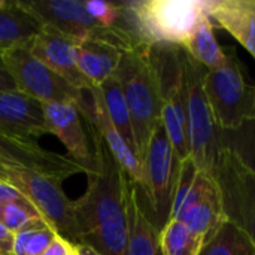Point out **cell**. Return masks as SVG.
Masks as SVG:
<instances>
[{
	"instance_id": "cell-2",
	"label": "cell",
	"mask_w": 255,
	"mask_h": 255,
	"mask_svg": "<svg viewBox=\"0 0 255 255\" xmlns=\"http://www.w3.org/2000/svg\"><path fill=\"white\" fill-rule=\"evenodd\" d=\"M148 52L157 78L161 124L172 148L184 161L190 157L185 49L170 43H154L148 46Z\"/></svg>"
},
{
	"instance_id": "cell-8",
	"label": "cell",
	"mask_w": 255,
	"mask_h": 255,
	"mask_svg": "<svg viewBox=\"0 0 255 255\" xmlns=\"http://www.w3.org/2000/svg\"><path fill=\"white\" fill-rule=\"evenodd\" d=\"M3 61L15 81L16 90L40 103H73L79 108L84 120L90 115L91 103L84 91L48 67L30 52V43L12 48L1 54Z\"/></svg>"
},
{
	"instance_id": "cell-30",
	"label": "cell",
	"mask_w": 255,
	"mask_h": 255,
	"mask_svg": "<svg viewBox=\"0 0 255 255\" xmlns=\"http://www.w3.org/2000/svg\"><path fill=\"white\" fill-rule=\"evenodd\" d=\"M13 250V233H10L0 223V255H12Z\"/></svg>"
},
{
	"instance_id": "cell-26",
	"label": "cell",
	"mask_w": 255,
	"mask_h": 255,
	"mask_svg": "<svg viewBox=\"0 0 255 255\" xmlns=\"http://www.w3.org/2000/svg\"><path fill=\"white\" fill-rule=\"evenodd\" d=\"M57 236L45 220H39L13 235L12 255H40Z\"/></svg>"
},
{
	"instance_id": "cell-3",
	"label": "cell",
	"mask_w": 255,
	"mask_h": 255,
	"mask_svg": "<svg viewBox=\"0 0 255 255\" xmlns=\"http://www.w3.org/2000/svg\"><path fill=\"white\" fill-rule=\"evenodd\" d=\"M209 0H136L124 1L126 18L140 43L184 46L203 15Z\"/></svg>"
},
{
	"instance_id": "cell-1",
	"label": "cell",
	"mask_w": 255,
	"mask_h": 255,
	"mask_svg": "<svg viewBox=\"0 0 255 255\" xmlns=\"http://www.w3.org/2000/svg\"><path fill=\"white\" fill-rule=\"evenodd\" d=\"M88 126L96 163L94 170L87 173L85 194L75 202L78 245L88 247L99 255H124L128 236L127 175L93 126Z\"/></svg>"
},
{
	"instance_id": "cell-14",
	"label": "cell",
	"mask_w": 255,
	"mask_h": 255,
	"mask_svg": "<svg viewBox=\"0 0 255 255\" xmlns=\"http://www.w3.org/2000/svg\"><path fill=\"white\" fill-rule=\"evenodd\" d=\"M48 133L54 134L64 145L72 161L82 167L84 173L94 170V152L91 151L87 131L82 124V114L73 103H42Z\"/></svg>"
},
{
	"instance_id": "cell-10",
	"label": "cell",
	"mask_w": 255,
	"mask_h": 255,
	"mask_svg": "<svg viewBox=\"0 0 255 255\" xmlns=\"http://www.w3.org/2000/svg\"><path fill=\"white\" fill-rule=\"evenodd\" d=\"M226 63L205 75L203 88L220 128H233L255 111V85L250 84L233 46Z\"/></svg>"
},
{
	"instance_id": "cell-22",
	"label": "cell",
	"mask_w": 255,
	"mask_h": 255,
	"mask_svg": "<svg viewBox=\"0 0 255 255\" xmlns=\"http://www.w3.org/2000/svg\"><path fill=\"white\" fill-rule=\"evenodd\" d=\"M221 151L230 152L248 172L255 173V111L233 128H220Z\"/></svg>"
},
{
	"instance_id": "cell-33",
	"label": "cell",
	"mask_w": 255,
	"mask_h": 255,
	"mask_svg": "<svg viewBox=\"0 0 255 255\" xmlns=\"http://www.w3.org/2000/svg\"><path fill=\"white\" fill-rule=\"evenodd\" d=\"M6 170H7V167L0 166V181H6Z\"/></svg>"
},
{
	"instance_id": "cell-19",
	"label": "cell",
	"mask_w": 255,
	"mask_h": 255,
	"mask_svg": "<svg viewBox=\"0 0 255 255\" xmlns=\"http://www.w3.org/2000/svg\"><path fill=\"white\" fill-rule=\"evenodd\" d=\"M126 206L128 221L127 248L124 255H163L160 247V232L149 220L139 194V188L127 176Z\"/></svg>"
},
{
	"instance_id": "cell-20",
	"label": "cell",
	"mask_w": 255,
	"mask_h": 255,
	"mask_svg": "<svg viewBox=\"0 0 255 255\" xmlns=\"http://www.w3.org/2000/svg\"><path fill=\"white\" fill-rule=\"evenodd\" d=\"M42 30L39 21L18 1L0 0V54L28 45Z\"/></svg>"
},
{
	"instance_id": "cell-9",
	"label": "cell",
	"mask_w": 255,
	"mask_h": 255,
	"mask_svg": "<svg viewBox=\"0 0 255 255\" xmlns=\"http://www.w3.org/2000/svg\"><path fill=\"white\" fill-rule=\"evenodd\" d=\"M205 75L206 69L185 52L190 158L200 170L212 175L221 154V146L220 127L203 88Z\"/></svg>"
},
{
	"instance_id": "cell-12",
	"label": "cell",
	"mask_w": 255,
	"mask_h": 255,
	"mask_svg": "<svg viewBox=\"0 0 255 255\" xmlns=\"http://www.w3.org/2000/svg\"><path fill=\"white\" fill-rule=\"evenodd\" d=\"M212 176L221 193L226 220L242 230L255 247V173L230 152L221 151Z\"/></svg>"
},
{
	"instance_id": "cell-34",
	"label": "cell",
	"mask_w": 255,
	"mask_h": 255,
	"mask_svg": "<svg viewBox=\"0 0 255 255\" xmlns=\"http://www.w3.org/2000/svg\"><path fill=\"white\" fill-rule=\"evenodd\" d=\"M67 255H81L79 254V250H78V245H75V247L72 248V251H70Z\"/></svg>"
},
{
	"instance_id": "cell-23",
	"label": "cell",
	"mask_w": 255,
	"mask_h": 255,
	"mask_svg": "<svg viewBox=\"0 0 255 255\" xmlns=\"http://www.w3.org/2000/svg\"><path fill=\"white\" fill-rule=\"evenodd\" d=\"M99 90H100L102 99L105 102V106H106V111L112 124L117 127L120 134L126 139V142L136 152V139H134V131H133L131 115H130L121 84L118 78L115 76V73L109 76L103 84H100Z\"/></svg>"
},
{
	"instance_id": "cell-32",
	"label": "cell",
	"mask_w": 255,
	"mask_h": 255,
	"mask_svg": "<svg viewBox=\"0 0 255 255\" xmlns=\"http://www.w3.org/2000/svg\"><path fill=\"white\" fill-rule=\"evenodd\" d=\"M78 250H79L81 255H99L94 250H91L88 247H84V245H78Z\"/></svg>"
},
{
	"instance_id": "cell-13",
	"label": "cell",
	"mask_w": 255,
	"mask_h": 255,
	"mask_svg": "<svg viewBox=\"0 0 255 255\" xmlns=\"http://www.w3.org/2000/svg\"><path fill=\"white\" fill-rule=\"evenodd\" d=\"M0 166L28 169L61 181L84 172L69 157L51 152L33 139H22L4 133H0Z\"/></svg>"
},
{
	"instance_id": "cell-4",
	"label": "cell",
	"mask_w": 255,
	"mask_h": 255,
	"mask_svg": "<svg viewBox=\"0 0 255 255\" xmlns=\"http://www.w3.org/2000/svg\"><path fill=\"white\" fill-rule=\"evenodd\" d=\"M148 46L142 43L124 51L115 70L131 115L136 154L140 161L155 127L161 123L157 78L149 60Z\"/></svg>"
},
{
	"instance_id": "cell-5",
	"label": "cell",
	"mask_w": 255,
	"mask_h": 255,
	"mask_svg": "<svg viewBox=\"0 0 255 255\" xmlns=\"http://www.w3.org/2000/svg\"><path fill=\"white\" fill-rule=\"evenodd\" d=\"M170 220H178L208 242L227 221L220 188L212 175L188 157L181 163Z\"/></svg>"
},
{
	"instance_id": "cell-25",
	"label": "cell",
	"mask_w": 255,
	"mask_h": 255,
	"mask_svg": "<svg viewBox=\"0 0 255 255\" xmlns=\"http://www.w3.org/2000/svg\"><path fill=\"white\" fill-rule=\"evenodd\" d=\"M199 255H255V247L242 230L226 221Z\"/></svg>"
},
{
	"instance_id": "cell-29",
	"label": "cell",
	"mask_w": 255,
	"mask_h": 255,
	"mask_svg": "<svg viewBox=\"0 0 255 255\" xmlns=\"http://www.w3.org/2000/svg\"><path fill=\"white\" fill-rule=\"evenodd\" d=\"M73 247H75V244H72V242L63 239V238L57 236V238L52 241V244H51V245H49V247H48L40 255H67L72 251Z\"/></svg>"
},
{
	"instance_id": "cell-31",
	"label": "cell",
	"mask_w": 255,
	"mask_h": 255,
	"mask_svg": "<svg viewBox=\"0 0 255 255\" xmlns=\"http://www.w3.org/2000/svg\"><path fill=\"white\" fill-rule=\"evenodd\" d=\"M12 90H16V85L0 54V91H12Z\"/></svg>"
},
{
	"instance_id": "cell-16",
	"label": "cell",
	"mask_w": 255,
	"mask_h": 255,
	"mask_svg": "<svg viewBox=\"0 0 255 255\" xmlns=\"http://www.w3.org/2000/svg\"><path fill=\"white\" fill-rule=\"evenodd\" d=\"M0 133L33 140L49 134L42 103L19 90L0 91Z\"/></svg>"
},
{
	"instance_id": "cell-28",
	"label": "cell",
	"mask_w": 255,
	"mask_h": 255,
	"mask_svg": "<svg viewBox=\"0 0 255 255\" xmlns=\"http://www.w3.org/2000/svg\"><path fill=\"white\" fill-rule=\"evenodd\" d=\"M19 200H25V197L19 193V190H16L12 184L6 181H0V206Z\"/></svg>"
},
{
	"instance_id": "cell-15",
	"label": "cell",
	"mask_w": 255,
	"mask_h": 255,
	"mask_svg": "<svg viewBox=\"0 0 255 255\" xmlns=\"http://www.w3.org/2000/svg\"><path fill=\"white\" fill-rule=\"evenodd\" d=\"M78 43V40L66 34L49 28H42L40 33L30 42V52L69 81L75 88L88 93L93 87L79 72L76 58Z\"/></svg>"
},
{
	"instance_id": "cell-7",
	"label": "cell",
	"mask_w": 255,
	"mask_h": 255,
	"mask_svg": "<svg viewBox=\"0 0 255 255\" xmlns=\"http://www.w3.org/2000/svg\"><path fill=\"white\" fill-rule=\"evenodd\" d=\"M181 163L160 123L142 158L143 185L137 187L142 205L158 232L170 221Z\"/></svg>"
},
{
	"instance_id": "cell-6",
	"label": "cell",
	"mask_w": 255,
	"mask_h": 255,
	"mask_svg": "<svg viewBox=\"0 0 255 255\" xmlns=\"http://www.w3.org/2000/svg\"><path fill=\"white\" fill-rule=\"evenodd\" d=\"M21 6L33 15L42 28L66 34L78 42L100 40L111 43L121 51L142 45L134 33L126 27L105 28L85 9L81 0H19Z\"/></svg>"
},
{
	"instance_id": "cell-11",
	"label": "cell",
	"mask_w": 255,
	"mask_h": 255,
	"mask_svg": "<svg viewBox=\"0 0 255 255\" xmlns=\"http://www.w3.org/2000/svg\"><path fill=\"white\" fill-rule=\"evenodd\" d=\"M6 182L19 190L60 238L78 245L75 202L61 190V179L28 169L7 167Z\"/></svg>"
},
{
	"instance_id": "cell-21",
	"label": "cell",
	"mask_w": 255,
	"mask_h": 255,
	"mask_svg": "<svg viewBox=\"0 0 255 255\" xmlns=\"http://www.w3.org/2000/svg\"><path fill=\"white\" fill-rule=\"evenodd\" d=\"M185 52L197 61L208 72L221 67L226 63V49L218 43L215 36V27L209 19L208 13L196 25L187 43L182 46Z\"/></svg>"
},
{
	"instance_id": "cell-27",
	"label": "cell",
	"mask_w": 255,
	"mask_h": 255,
	"mask_svg": "<svg viewBox=\"0 0 255 255\" xmlns=\"http://www.w3.org/2000/svg\"><path fill=\"white\" fill-rule=\"evenodd\" d=\"M39 220H43L42 215L27 199L0 206V223L13 235Z\"/></svg>"
},
{
	"instance_id": "cell-18",
	"label": "cell",
	"mask_w": 255,
	"mask_h": 255,
	"mask_svg": "<svg viewBox=\"0 0 255 255\" xmlns=\"http://www.w3.org/2000/svg\"><path fill=\"white\" fill-rule=\"evenodd\" d=\"M214 27L232 34L255 60V0H209Z\"/></svg>"
},
{
	"instance_id": "cell-17",
	"label": "cell",
	"mask_w": 255,
	"mask_h": 255,
	"mask_svg": "<svg viewBox=\"0 0 255 255\" xmlns=\"http://www.w3.org/2000/svg\"><path fill=\"white\" fill-rule=\"evenodd\" d=\"M88 94H90L91 111L90 115L85 118V123L93 126V128L97 131V134L100 136V139L105 142L109 152L115 158V161L121 166L124 173L131 179V182H134L139 188H142L143 185L142 161L131 149V146L126 142V139L120 134L117 127L112 124L99 87H94L91 91H88Z\"/></svg>"
},
{
	"instance_id": "cell-24",
	"label": "cell",
	"mask_w": 255,
	"mask_h": 255,
	"mask_svg": "<svg viewBox=\"0 0 255 255\" xmlns=\"http://www.w3.org/2000/svg\"><path fill=\"white\" fill-rule=\"evenodd\" d=\"M205 244V239L178 220H170L160 230L163 255H199Z\"/></svg>"
}]
</instances>
